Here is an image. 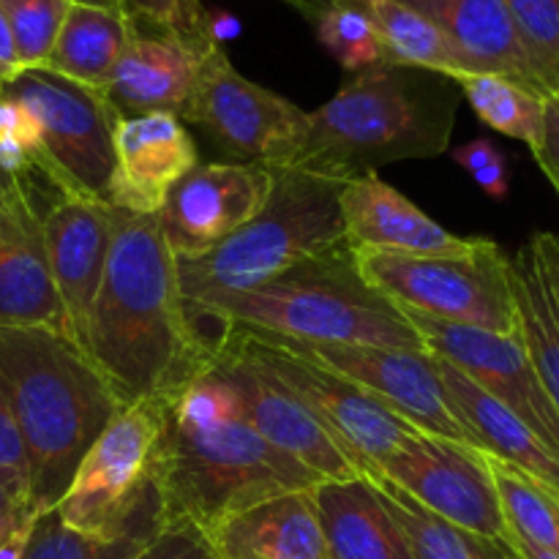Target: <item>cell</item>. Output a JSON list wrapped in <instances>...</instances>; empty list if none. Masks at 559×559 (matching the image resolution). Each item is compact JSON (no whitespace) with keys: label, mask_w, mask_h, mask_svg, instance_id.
<instances>
[{"label":"cell","mask_w":559,"mask_h":559,"mask_svg":"<svg viewBox=\"0 0 559 559\" xmlns=\"http://www.w3.org/2000/svg\"><path fill=\"white\" fill-rule=\"evenodd\" d=\"M38 126V173L58 194L109 202L118 112L104 91L49 69H25L3 85Z\"/></svg>","instance_id":"obj_9"},{"label":"cell","mask_w":559,"mask_h":559,"mask_svg":"<svg viewBox=\"0 0 559 559\" xmlns=\"http://www.w3.org/2000/svg\"><path fill=\"white\" fill-rule=\"evenodd\" d=\"M162 404L156 480L164 524L186 522L207 533L257 502L320 484L311 469L273 448L251 426L216 360Z\"/></svg>","instance_id":"obj_2"},{"label":"cell","mask_w":559,"mask_h":559,"mask_svg":"<svg viewBox=\"0 0 559 559\" xmlns=\"http://www.w3.org/2000/svg\"><path fill=\"white\" fill-rule=\"evenodd\" d=\"M328 559H415L402 527L369 478L314 486Z\"/></svg>","instance_id":"obj_25"},{"label":"cell","mask_w":559,"mask_h":559,"mask_svg":"<svg viewBox=\"0 0 559 559\" xmlns=\"http://www.w3.org/2000/svg\"><path fill=\"white\" fill-rule=\"evenodd\" d=\"M22 71L20 58H16L14 38H11L9 20L3 14V5H0V82H11Z\"/></svg>","instance_id":"obj_43"},{"label":"cell","mask_w":559,"mask_h":559,"mask_svg":"<svg viewBox=\"0 0 559 559\" xmlns=\"http://www.w3.org/2000/svg\"><path fill=\"white\" fill-rule=\"evenodd\" d=\"M511 284L519 311V336L559 413V309L530 243L511 257Z\"/></svg>","instance_id":"obj_27"},{"label":"cell","mask_w":559,"mask_h":559,"mask_svg":"<svg viewBox=\"0 0 559 559\" xmlns=\"http://www.w3.org/2000/svg\"><path fill=\"white\" fill-rule=\"evenodd\" d=\"M453 82L489 129L524 142L530 151L538 147L546 96L500 74H462Z\"/></svg>","instance_id":"obj_30"},{"label":"cell","mask_w":559,"mask_h":559,"mask_svg":"<svg viewBox=\"0 0 559 559\" xmlns=\"http://www.w3.org/2000/svg\"><path fill=\"white\" fill-rule=\"evenodd\" d=\"M180 120L194 123L233 164L293 167L309 129V112L246 80L222 47L202 55L194 91Z\"/></svg>","instance_id":"obj_10"},{"label":"cell","mask_w":559,"mask_h":559,"mask_svg":"<svg viewBox=\"0 0 559 559\" xmlns=\"http://www.w3.org/2000/svg\"><path fill=\"white\" fill-rule=\"evenodd\" d=\"M22 71L44 69L69 14V0H0Z\"/></svg>","instance_id":"obj_35"},{"label":"cell","mask_w":559,"mask_h":559,"mask_svg":"<svg viewBox=\"0 0 559 559\" xmlns=\"http://www.w3.org/2000/svg\"><path fill=\"white\" fill-rule=\"evenodd\" d=\"M123 14L131 22L173 33L200 52L216 47L211 33V11L202 0H123Z\"/></svg>","instance_id":"obj_36"},{"label":"cell","mask_w":559,"mask_h":559,"mask_svg":"<svg viewBox=\"0 0 559 559\" xmlns=\"http://www.w3.org/2000/svg\"><path fill=\"white\" fill-rule=\"evenodd\" d=\"M0 385L9 396L36 513L52 511L96 437L123 404L107 377L63 333L0 331Z\"/></svg>","instance_id":"obj_3"},{"label":"cell","mask_w":559,"mask_h":559,"mask_svg":"<svg viewBox=\"0 0 559 559\" xmlns=\"http://www.w3.org/2000/svg\"><path fill=\"white\" fill-rule=\"evenodd\" d=\"M382 44V63L431 71L448 80L469 74L440 27L402 0H369Z\"/></svg>","instance_id":"obj_29"},{"label":"cell","mask_w":559,"mask_h":559,"mask_svg":"<svg viewBox=\"0 0 559 559\" xmlns=\"http://www.w3.org/2000/svg\"><path fill=\"white\" fill-rule=\"evenodd\" d=\"M533 156L559 194V93L546 98L544 131H540V142Z\"/></svg>","instance_id":"obj_40"},{"label":"cell","mask_w":559,"mask_h":559,"mask_svg":"<svg viewBox=\"0 0 559 559\" xmlns=\"http://www.w3.org/2000/svg\"><path fill=\"white\" fill-rule=\"evenodd\" d=\"M224 333H233L251 358L260 360L322 420V426L336 437L347 456L358 464L360 473L385 462L413 431H418L407 420L393 415L385 404L377 402L369 391L328 366L304 358L289 349L282 338L249 331V328H229Z\"/></svg>","instance_id":"obj_11"},{"label":"cell","mask_w":559,"mask_h":559,"mask_svg":"<svg viewBox=\"0 0 559 559\" xmlns=\"http://www.w3.org/2000/svg\"><path fill=\"white\" fill-rule=\"evenodd\" d=\"M524 55L546 96L559 93V0H506Z\"/></svg>","instance_id":"obj_33"},{"label":"cell","mask_w":559,"mask_h":559,"mask_svg":"<svg viewBox=\"0 0 559 559\" xmlns=\"http://www.w3.org/2000/svg\"><path fill=\"white\" fill-rule=\"evenodd\" d=\"M535 257L540 262V271H544L546 284H549L551 295H555V304L559 309V235L540 233L530 240Z\"/></svg>","instance_id":"obj_42"},{"label":"cell","mask_w":559,"mask_h":559,"mask_svg":"<svg viewBox=\"0 0 559 559\" xmlns=\"http://www.w3.org/2000/svg\"><path fill=\"white\" fill-rule=\"evenodd\" d=\"M402 3L413 5L440 27L469 74H500L546 96L524 55L506 0H402Z\"/></svg>","instance_id":"obj_24"},{"label":"cell","mask_w":559,"mask_h":559,"mask_svg":"<svg viewBox=\"0 0 559 559\" xmlns=\"http://www.w3.org/2000/svg\"><path fill=\"white\" fill-rule=\"evenodd\" d=\"M486 464H489L508 530L530 544L559 551V522L549 491L489 453H486Z\"/></svg>","instance_id":"obj_32"},{"label":"cell","mask_w":559,"mask_h":559,"mask_svg":"<svg viewBox=\"0 0 559 559\" xmlns=\"http://www.w3.org/2000/svg\"><path fill=\"white\" fill-rule=\"evenodd\" d=\"M459 85L404 66H371L309 112L295 169L347 180L404 158H431L451 147Z\"/></svg>","instance_id":"obj_4"},{"label":"cell","mask_w":559,"mask_h":559,"mask_svg":"<svg viewBox=\"0 0 559 559\" xmlns=\"http://www.w3.org/2000/svg\"><path fill=\"white\" fill-rule=\"evenodd\" d=\"M304 16L314 25L322 47L349 74L382 63L380 31L369 11V0H328Z\"/></svg>","instance_id":"obj_31"},{"label":"cell","mask_w":559,"mask_h":559,"mask_svg":"<svg viewBox=\"0 0 559 559\" xmlns=\"http://www.w3.org/2000/svg\"><path fill=\"white\" fill-rule=\"evenodd\" d=\"M276 338H282L289 349L304 358L328 366L336 374L347 377L349 382L369 391L377 402L385 404L393 415L407 420L424 435L442 437V440L480 451L467 429L459 424L456 415L451 413L431 353L355 347V344H300L284 336Z\"/></svg>","instance_id":"obj_14"},{"label":"cell","mask_w":559,"mask_h":559,"mask_svg":"<svg viewBox=\"0 0 559 559\" xmlns=\"http://www.w3.org/2000/svg\"><path fill=\"white\" fill-rule=\"evenodd\" d=\"M364 478H369L380 491L382 502L402 527L415 559H516L508 544L445 522L437 513L426 511L402 489H396L391 480L377 478V475H364Z\"/></svg>","instance_id":"obj_28"},{"label":"cell","mask_w":559,"mask_h":559,"mask_svg":"<svg viewBox=\"0 0 559 559\" xmlns=\"http://www.w3.org/2000/svg\"><path fill=\"white\" fill-rule=\"evenodd\" d=\"M364 475L391 480L426 511L484 538L508 544L506 516L486 453L442 437L413 431L385 462Z\"/></svg>","instance_id":"obj_12"},{"label":"cell","mask_w":559,"mask_h":559,"mask_svg":"<svg viewBox=\"0 0 559 559\" xmlns=\"http://www.w3.org/2000/svg\"><path fill=\"white\" fill-rule=\"evenodd\" d=\"M342 189V180L295 167L273 169L271 200L249 224L205 254L175 260L180 298L197 336L222 304L347 243Z\"/></svg>","instance_id":"obj_6"},{"label":"cell","mask_w":559,"mask_h":559,"mask_svg":"<svg viewBox=\"0 0 559 559\" xmlns=\"http://www.w3.org/2000/svg\"><path fill=\"white\" fill-rule=\"evenodd\" d=\"M31 519H38V513L31 502L27 475L20 469L0 467V538Z\"/></svg>","instance_id":"obj_39"},{"label":"cell","mask_w":559,"mask_h":559,"mask_svg":"<svg viewBox=\"0 0 559 559\" xmlns=\"http://www.w3.org/2000/svg\"><path fill=\"white\" fill-rule=\"evenodd\" d=\"M151 540L136 535L115 540L93 538L66 527L58 513L47 511L36 519L22 559H134Z\"/></svg>","instance_id":"obj_34"},{"label":"cell","mask_w":559,"mask_h":559,"mask_svg":"<svg viewBox=\"0 0 559 559\" xmlns=\"http://www.w3.org/2000/svg\"><path fill=\"white\" fill-rule=\"evenodd\" d=\"M508 546H511V551L516 555V559H559V551H551V549H544V546H535L530 544V540L519 538V535H508Z\"/></svg>","instance_id":"obj_45"},{"label":"cell","mask_w":559,"mask_h":559,"mask_svg":"<svg viewBox=\"0 0 559 559\" xmlns=\"http://www.w3.org/2000/svg\"><path fill=\"white\" fill-rule=\"evenodd\" d=\"M0 467L20 469V473L27 475L25 448H22L20 429H16L14 413H11V404L3 385H0Z\"/></svg>","instance_id":"obj_41"},{"label":"cell","mask_w":559,"mask_h":559,"mask_svg":"<svg viewBox=\"0 0 559 559\" xmlns=\"http://www.w3.org/2000/svg\"><path fill=\"white\" fill-rule=\"evenodd\" d=\"M218 559H328L314 491H287L207 530Z\"/></svg>","instance_id":"obj_22"},{"label":"cell","mask_w":559,"mask_h":559,"mask_svg":"<svg viewBox=\"0 0 559 559\" xmlns=\"http://www.w3.org/2000/svg\"><path fill=\"white\" fill-rule=\"evenodd\" d=\"M129 41V16L96 5L71 3L44 69L80 85L107 91Z\"/></svg>","instance_id":"obj_26"},{"label":"cell","mask_w":559,"mask_h":559,"mask_svg":"<svg viewBox=\"0 0 559 559\" xmlns=\"http://www.w3.org/2000/svg\"><path fill=\"white\" fill-rule=\"evenodd\" d=\"M273 169L262 164H197L169 189L158 213L175 260L200 257L249 224L267 205Z\"/></svg>","instance_id":"obj_16"},{"label":"cell","mask_w":559,"mask_h":559,"mask_svg":"<svg viewBox=\"0 0 559 559\" xmlns=\"http://www.w3.org/2000/svg\"><path fill=\"white\" fill-rule=\"evenodd\" d=\"M14 183H16V180H11L9 175H3V173H0V200H3V197L9 194L11 189H14Z\"/></svg>","instance_id":"obj_48"},{"label":"cell","mask_w":559,"mask_h":559,"mask_svg":"<svg viewBox=\"0 0 559 559\" xmlns=\"http://www.w3.org/2000/svg\"><path fill=\"white\" fill-rule=\"evenodd\" d=\"M197 164L200 153L178 115L120 118L109 205L134 216H158L169 189Z\"/></svg>","instance_id":"obj_19"},{"label":"cell","mask_w":559,"mask_h":559,"mask_svg":"<svg viewBox=\"0 0 559 559\" xmlns=\"http://www.w3.org/2000/svg\"><path fill=\"white\" fill-rule=\"evenodd\" d=\"M49 273L66 317V338L85 349L87 320L112 246V205L58 194L41 218Z\"/></svg>","instance_id":"obj_18"},{"label":"cell","mask_w":559,"mask_h":559,"mask_svg":"<svg viewBox=\"0 0 559 559\" xmlns=\"http://www.w3.org/2000/svg\"><path fill=\"white\" fill-rule=\"evenodd\" d=\"M551 502H555V511H557V522H559V497L551 495Z\"/></svg>","instance_id":"obj_49"},{"label":"cell","mask_w":559,"mask_h":559,"mask_svg":"<svg viewBox=\"0 0 559 559\" xmlns=\"http://www.w3.org/2000/svg\"><path fill=\"white\" fill-rule=\"evenodd\" d=\"M415 331L424 338L431 355H440L448 364L484 388L506 409H511L546 448L559 459V413L530 360L522 336H497L453 322L431 320L402 309Z\"/></svg>","instance_id":"obj_13"},{"label":"cell","mask_w":559,"mask_h":559,"mask_svg":"<svg viewBox=\"0 0 559 559\" xmlns=\"http://www.w3.org/2000/svg\"><path fill=\"white\" fill-rule=\"evenodd\" d=\"M0 93H3V82H0Z\"/></svg>","instance_id":"obj_50"},{"label":"cell","mask_w":559,"mask_h":559,"mask_svg":"<svg viewBox=\"0 0 559 559\" xmlns=\"http://www.w3.org/2000/svg\"><path fill=\"white\" fill-rule=\"evenodd\" d=\"M284 3H289V5H293V9H298L300 14H306V11H309V9L328 3V0H284Z\"/></svg>","instance_id":"obj_47"},{"label":"cell","mask_w":559,"mask_h":559,"mask_svg":"<svg viewBox=\"0 0 559 559\" xmlns=\"http://www.w3.org/2000/svg\"><path fill=\"white\" fill-rule=\"evenodd\" d=\"M164 431L162 399L126 404L82 456L52 508L66 527L93 538H156L164 527L156 459Z\"/></svg>","instance_id":"obj_7"},{"label":"cell","mask_w":559,"mask_h":559,"mask_svg":"<svg viewBox=\"0 0 559 559\" xmlns=\"http://www.w3.org/2000/svg\"><path fill=\"white\" fill-rule=\"evenodd\" d=\"M134 559H218L211 540L194 524H164L162 533Z\"/></svg>","instance_id":"obj_38"},{"label":"cell","mask_w":559,"mask_h":559,"mask_svg":"<svg viewBox=\"0 0 559 559\" xmlns=\"http://www.w3.org/2000/svg\"><path fill=\"white\" fill-rule=\"evenodd\" d=\"M85 353L120 404L169 399L213 366L186 317L158 216L112 205V246L87 320Z\"/></svg>","instance_id":"obj_1"},{"label":"cell","mask_w":559,"mask_h":559,"mask_svg":"<svg viewBox=\"0 0 559 559\" xmlns=\"http://www.w3.org/2000/svg\"><path fill=\"white\" fill-rule=\"evenodd\" d=\"M229 328L273 333L300 344L429 353L407 314L360 276L347 243L298 262L273 282L222 304L200 338L213 347Z\"/></svg>","instance_id":"obj_5"},{"label":"cell","mask_w":559,"mask_h":559,"mask_svg":"<svg viewBox=\"0 0 559 559\" xmlns=\"http://www.w3.org/2000/svg\"><path fill=\"white\" fill-rule=\"evenodd\" d=\"M453 162L462 169H467L469 178L480 186L486 197L502 202L508 200L511 191V169H508V158L500 145L489 140V136H478L464 145L453 147L451 151Z\"/></svg>","instance_id":"obj_37"},{"label":"cell","mask_w":559,"mask_h":559,"mask_svg":"<svg viewBox=\"0 0 559 559\" xmlns=\"http://www.w3.org/2000/svg\"><path fill=\"white\" fill-rule=\"evenodd\" d=\"M358 271L399 309L475 331L516 336L511 257L495 240L478 238L467 254H399L353 249Z\"/></svg>","instance_id":"obj_8"},{"label":"cell","mask_w":559,"mask_h":559,"mask_svg":"<svg viewBox=\"0 0 559 559\" xmlns=\"http://www.w3.org/2000/svg\"><path fill=\"white\" fill-rule=\"evenodd\" d=\"M435 366L442 388H445L451 413L467 429L475 445L489 453V456L506 462L508 467L527 475L530 480H535L549 495L559 497V459L555 453L511 409H506L484 388L475 385L464 371H459L456 366L448 364L440 355H435Z\"/></svg>","instance_id":"obj_23"},{"label":"cell","mask_w":559,"mask_h":559,"mask_svg":"<svg viewBox=\"0 0 559 559\" xmlns=\"http://www.w3.org/2000/svg\"><path fill=\"white\" fill-rule=\"evenodd\" d=\"M38 180H16L0 200V331L3 328H44L63 333L66 317L49 273L41 218L49 202H41ZM49 183V180H47Z\"/></svg>","instance_id":"obj_17"},{"label":"cell","mask_w":559,"mask_h":559,"mask_svg":"<svg viewBox=\"0 0 559 559\" xmlns=\"http://www.w3.org/2000/svg\"><path fill=\"white\" fill-rule=\"evenodd\" d=\"M69 3L96 5V9H109V11H120V14H123V0H69Z\"/></svg>","instance_id":"obj_46"},{"label":"cell","mask_w":559,"mask_h":559,"mask_svg":"<svg viewBox=\"0 0 559 559\" xmlns=\"http://www.w3.org/2000/svg\"><path fill=\"white\" fill-rule=\"evenodd\" d=\"M344 238L349 249L399 251V254H467L478 238H459L426 216L377 173L347 180L338 197Z\"/></svg>","instance_id":"obj_21"},{"label":"cell","mask_w":559,"mask_h":559,"mask_svg":"<svg viewBox=\"0 0 559 559\" xmlns=\"http://www.w3.org/2000/svg\"><path fill=\"white\" fill-rule=\"evenodd\" d=\"M213 360L233 382L246 418L273 448L293 456L320 480L364 478L358 464L347 456L322 420L260 360L251 358L233 333H224L213 344Z\"/></svg>","instance_id":"obj_15"},{"label":"cell","mask_w":559,"mask_h":559,"mask_svg":"<svg viewBox=\"0 0 559 559\" xmlns=\"http://www.w3.org/2000/svg\"><path fill=\"white\" fill-rule=\"evenodd\" d=\"M33 527H36V519H31V522L20 524V527L11 530L9 535H3V538H0V559H22V557H25L27 540H31Z\"/></svg>","instance_id":"obj_44"},{"label":"cell","mask_w":559,"mask_h":559,"mask_svg":"<svg viewBox=\"0 0 559 559\" xmlns=\"http://www.w3.org/2000/svg\"><path fill=\"white\" fill-rule=\"evenodd\" d=\"M205 52L189 47L173 33L129 20V41L104 96L112 104L118 118L158 112L180 118L194 91Z\"/></svg>","instance_id":"obj_20"}]
</instances>
